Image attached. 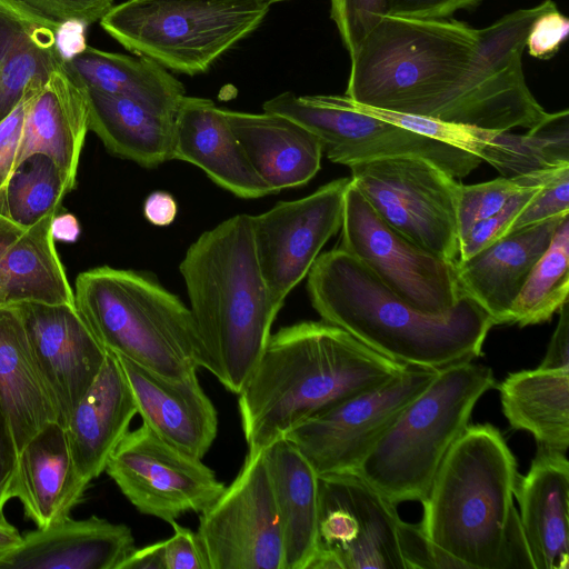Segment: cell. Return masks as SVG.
Instances as JSON below:
<instances>
[{
  "label": "cell",
  "instance_id": "1",
  "mask_svg": "<svg viewBox=\"0 0 569 569\" xmlns=\"http://www.w3.org/2000/svg\"><path fill=\"white\" fill-rule=\"evenodd\" d=\"M552 0L476 29L453 19L386 14L350 56L345 96L378 109L486 130H530L549 112L529 90L522 54Z\"/></svg>",
  "mask_w": 569,
  "mask_h": 569
},
{
  "label": "cell",
  "instance_id": "2",
  "mask_svg": "<svg viewBox=\"0 0 569 569\" xmlns=\"http://www.w3.org/2000/svg\"><path fill=\"white\" fill-rule=\"evenodd\" d=\"M405 367L323 320L281 328L271 333L239 393L248 451L267 448L301 422L387 382Z\"/></svg>",
  "mask_w": 569,
  "mask_h": 569
},
{
  "label": "cell",
  "instance_id": "3",
  "mask_svg": "<svg viewBox=\"0 0 569 569\" xmlns=\"http://www.w3.org/2000/svg\"><path fill=\"white\" fill-rule=\"evenodd\" d=\"M307 277L311 305L323 321L405 366L441 369L473 361L495 326L466 295L443 315L421 312L339 247L321 253Z\"/></svg>",
  "mask_w": 569,
  "mask_h": 569
},
{
  "label": "cell",
  "instance_id": "4",
  "mask_svg": "<svg viewBox=\"0 0 569 569\" xmlns=\"http://www.w3.org/2000/svg\"><path fill=\"white\" fill-rule=\"evenodd\" d=\"M179 271L200 339L202 368L239 395L281 309L260 271L251 216H233L201 233Z\"/></svg>",
  "mask_w": 569,
  "mask_h": 569
},
{
  "label": "cell",
  "instance_id": "5",
  "mask_svg": "<svg viewBox=\"0 0 569 569\" xmlns=\"http://www.w3.org/2000/svg\"><path fill=\"white\" fill-rule=\"evenodd\" d=\"M518 475L516 459L496 427L468 426L421 502V529L466 569H500Z\"/></svg>",
  "mask_w": 569,
  "mask_h": 569
},
{
  "label": "cell",
  "instance_id": "6",
  "mask_svg": "<svg viewBox=\"0 0 569 569\" xmlns=\"http://www.w3.org/2000/svg\"><path fill=\"white\" fill-rule=\"evenodd\" d=\"M74 305L109 352L171 380L202 368L189 307L154 278L109 266L78 274Z\"/></svg>",
  "mask_w": 569,
  "mask_h": 569
},
{
  "label": "cell",
  "instance_id": "7",
  "mask_svg": "<svg viewBox=\"0 0 569 569\" xmlns=\"http://www.w3.org/2000/svg\"><path fill=\"white\" fill-rule=\"evenodd\" d=\"M495 385L492 370L473 361L439 369L355 472L395 505L422 502L476 403Z\"/></svg>",
  "mask_w": 569,
  "mask_h": 569
},
{
  "label": "cell",
  "instance_id": "8",
  "mask_svg": "<svg viewBox=\"0 0 569 569\" xmlns=\"http://www.w3.org/2000/svg\"><path fill=\"white\" fill-rule=\"evenodd\" d=\"M268 11L250 3L126 0L99 22L127 50L193 76L256 30Z\"/></svg>",
  "mask_w": 569,
  "mask_h": 569
},
{
  "label": "cell",
  "instance_id": "9",
  "mask_svg": "<svg viewBox=\"0 0 569 569\" xmlns=\"http://www.w3.org/2000/svg\"><path fill=\"white\" fill-rule=\"evenodd\" d=\"M264 112L287 117L313 132L323 153L350 167L370 160L411 156L425 158L453 178L480 163L477 156L350 107L345 96H297L284 91L262 104Z\"/></svg>",
  "mask_w": 569,
  "mask_h": 569
},
{
  "label": "cell",
  "instance_id": "10",
  "mask_svg": "<svg viewBox=\"0 0 569 569\" xmlns=\"http://www.w3.org/2000/svg\"><path fill=\"white\" fill-rule=\"evenodd\" d=\"M349 168L351 182L388 224L445 260L458 259L456 178L431 161L411 156Z\"/></svg>",
  "mask_w": 569,
  "mask_h": 569
},
{
  "label": "cell",
  "instance_id": "11",
  "mask_svg": "<svg viewBox=\"0 0 569 569\" xmlns=\"http://www.w3.org/2000/svg\"><path fill=\"white\" fill-rule=\"evenodd\" d=\"M339 248L421 312L440 316L462 297L455 262L413 243L388 224L349 182Z\"/></svg>",
  "mask_w": 569,
  "mask_h": 569
},
{
  "label": "cell",
  "instance_id": "12",
  "mask_svg": "<svg viewBox=\"0 0 569 569\" xmlns=\"http://www.w3.org/2000/svg\"><path fill=\"white\" fill-rule=\"evenodd\" d=\"M396 506L355 471L319 476L318 543L308 569H406Z\"/></svg>",
  "mask_w": 569,
  "mask_h": 569
},
{
  "label": "cell",
  "instance_id": "13",
  "mask_svg": "<svg viewBox=\"0 0 569 569\" xmlns=\"http://www.w3.org/2000/svg\"><path fill=\"white\" fill-rule=\"evenodd\" d=\"M439 369L406 366L396 377L301 422L287 438L318 476L353 472Z\"/></svg>",
  "mask_w": 569,
  "mask_h": 569
},
{
  "label": "cell",
  "instance_id": "14",
  "mask_svg": "<svg viewBox=\"0 0 569 569\" xmlns=\"http://www.w3.org/2000/svg\"><path fill=\"white\" fill-rule=\"evenodd\" d=\"M210 569H284L283 541L264 452L248 451L234 480L200 512Z\"/></svg>",
  "mask_w": 569,
  "mask_h": 569
},
{
  "label": "cell",
  "instance_id": "15",
  "mask_svg": "<svg viewBox=\"0 0 569 569\" xmlns=\"http://www.w3.org/2000/svg\"><path fill=\"white\" fill-rule=\"evenodd\" d=\"M104 472L139 512L168 523L189 511L202 512L226 488L201 459L171 446L144 423L127 432Z\"/></svg>",
  "mask_w": 569,
  "mask_h": 569
},
{
  "label": "cell",
  "instance_id": "16",
  "mask_svg": "<svg viewBox=\"0 0 569 569\" xmlns=\"http://www.w3.org/2000/svg\"><path fill=\"white\" fill-rule=\"evenodd\" d=\"M349 182L350 178L330 181L307 197L278 202L268 211L251 216L260 271L279 307L341 228Z\"/></svg>",
  "mask_w": 569,
  "mask_h": 569
},
{
  "label": "cell",
  "instance_id": "17",
  "mask_svg": "<svg viewBox=\"0 0 569 569\" xmlns=\"http://www.w3.org/2000/svg\"><path fill=\"white\" fill-rule=\"evenodd\" d=\"M10 306L20 317L58 422L64 428L100 373L108 351L76 305L23 301Z\"/></svg>",
  "mask_w": 569,
  "mask_h": 569
},
{
  "label": "cell",
  "instance_id": "18",
  "mask_svg": "<svg viewBox=\"0 0 569 569\" xmlns=\"http://www.w3.org/2000/svg\"><path fill=\"white\" fill-rule=\"evenodd\" d=\"M569 112L549 113L525 134L486 130L416 116L413 132L468 151L503 177L569 166Z\"/></svg>",
  "mask_w": 569,
  "mask_h": 569
},
{
  "label": "cell",
  "instance_id": "19",
  "mask_svg": "<svg viewBox=\"0 0 569 569\" xmlns=\"http://www.w3.org/2000/svg\"><path fill=\"white\" fill-rule=\"evenodd\" d=\"M117 358L142 423L182 452L202 459L217 437L218 413L197 373L171 380L131 360Z\"/></svg>",
  "mask_w": 569,
  "mask_h": 569
},
{
  "label": "cell",
  "instance_id": "20",
  "mask_svg": "<svg viewBox=\"0 0 569 569\" xmlns=\"http://www.w3.org/2000/svg\"><path fill=\"white\" fill-rule=\"evenodd\" d=\"M131 529L91 516H70L30 530L0 558V569H119L134 549Z\"/></svg>",
  "mask_w": 569,
  "mask_h": 569
},
{
  "label": "cell",
  "instance_id": "21",
  "mask_svg": "<svg viewBox=\"0 0 569 569\" xmlns=\"http://www.w3.org/2000/svg\"><path fill=\"white\" fill-rule=\"evenodd\" d=\"M26 96L23 130L14 168L27 157L43 153L77 184L80 156L89 130L86 88L64 62L43 84L30 87Z\"/></svg>",
  "mask_w": 569,
  "mask_h": 569
},
{
  "label": "cell",
  "instance_id": "22",
  "mask_svg": "<svg viewBox=\"0 0 569 569\" xmlns=\"http://www.w3.org/2000/svg\"><path fill=\"white\" fill-rule=\"evenodd\" d=\"M172 160L198 167L239 198L258 199L271 193L247 159L223 109L210 99L182 98L174 114Z\"/></svg>",
  "mask_w": 569,
  "mask_h": 569
},
{
  "label": "cell",
  "instance_id": "23",
  "mask_svg": "<svg viewBox=\"0 0 569 569\" xmlns=\"http://www.w3.org/2000/svg\"><path fill=\"white\" fill-rule=\"evenodd\" d=\"M565 217L512 231L469 259L455 261L461 293L473 299L495 326L510 323L516 298Z\"/></svg>",
  "mask_w": 569,
  "mask_h": 569
},
{
  "label": "cell",
  "instance_id": "24",
  "mask_svg": "<svg viewBox=\"0 0 569 569\" xmlns=\"http://www.w3.org/2000/svg\"><path fill=\"white\" fill-rule=\"evenodd\" d=\"M137 413L119 359L108 351L100 373L64 427L76 469L87 483L104 472Z\"/></svg>",
  "mask_w": 569,
  "mask_h": 569
},
{
  "label": "cell",
  "instance_id": "25",
  "mask_svg": "<svg viewBox=\"0 0 569 569\" xmlns=\"http://www.w3.org/2000/svg\"><path fill=\"white\" fill-rule=\"evenodd\" d=\"M515 497L535 569H569V462L566 453L538 446Z\"/></svg>",
  "mask_w": 569,
  "mask_h": 569
},
{
  "label": "cell",
  "instance_id": "26",
  "mask_svg": "<svg viewBox=\"0 0 569 569\" xmlns=\"http://www.w3.org/2000/svg\"><path fill=\"white\" fill-rule=\"evenodd\" d=\"M223 112L251 167L271 193L303 186L319 171L321 141L302 124L264 111Z\"/></svg>",
  "mask_w": 569,
  "mask_h": 569
},
{
  "label": "cell",
  "instance_id": "27",
  "mask_svg": "<svg viewBox=\"0 0 569 569\" xmlns=\"http://www.w3.org/2000/svg\"><path fill=\"white\" fill-rule=\"evenodd\" d=\"M56 216L23 227L0 212V306L23 301L74 305L51 233Z\"/></svg>",
  "mask_w": 569,
  "mask_h": 569
},
{
  "label": "cell",
  "instance_id": "28",
  "mask_svg": "<svg viewBox=\"0 0 569 569\" xmlns=\"http://www.w3.org/2000/svg\"><path fill=\"white\" fill-rule=\"evenodd\" d=\"M88 486L76 469L64 428L53 421L19 452L12 498L37 528H44L70 516Z\"/></svg>",
  "mask_w": 569,
  "mask_h": 569
},
{
  "label": "cell",
  "instance_id": "29",
  "mask_svg": "<svg viewBox=\"0 0 569 569\" xmlns=\"http://www.w3.org/2000/svg\"><path fill=\"white\" fill-rule=\"evenodd\" d=\"M62 28L17 0H0V121L66 62Z\"/></svg>",
  "mask_w": 569,
  "mask_h": 569
},
{
  "label": "cell",
  "instance_id": "30",
  "mask_svg": "<svg viewBox=\"0 0 569 569\" xmlns=\"http://www.w3.org/2000/svg\"><path fill=\"white\" fill-rule=\"evenodd\" d=\"M0 408L18 453L42 428L58 421L20 317L10 305L0 306Z\"/></svg>",
  "mask_w": 569,
  "mask_h": 569
},
{
  "label": "cell",
  "instance_id": "31",
  "mask_svg": "<svg viewBox=\"0 0 569 569\" xmlns=\"http://www.w3.org/2000/svg\"><path fill=\"white\" fill-rule=\"evenodd\" d=\"M263 452L281 527L284 569H307L318 543L319 476L287 438Z\"/></svg>",
  "mask_w": 569,
  "mask_h": 569
},
{
  "label": "cell",
  "instance_id": "32",
  "mask_svg": "<svg viewBox=\"0 0 569 569\" xmlns=\"http://www.w3.org/2000/svg\"><path fill=\"white\" fill-rule=\"evenodd\" d=\"M66 64L86 88L133 100L148 109L174 116L186 96L183 84L144 56L113 53L86 46Z\"/></svg>",
  "mask_w": 569,
  "mask_h": 569
},
{
  "label": "cell",
  "instance_id": "33",
  "mask_svg": "<svg viewBox=\"0 0 569 569\" xmlns=\"http://www.w3.org/2000/svg\"><path fill=\"white\" fill-rule=\"evenodd\" d=\"M86 91L89 130L109 152L144 168L172 160L174 116L154 112L123 97Z\"/></svg>",
  "mask_w": 569,
  "mask_h": 569
},
{
  "label": "cell",
  "instance_id": "34",
  "mask_svg": "<svg viewBox=\"0 0 569 569\" xmlns=\"http://www.w3.org/2000/svg\"><path fill=\"white\" fill-rule=\"evenodd\" d=\"M503 415L516 430L531 433L537 445L567 453L569 446V368L509 373L499 385Z\"/></svg>",
  "mask_w": 569,
  "mask_h": 569
},
{
  "label": "cell",
  "instance_id": "35",
  "mask_svg": "<svg viewBox=\"0 0 569 569\" xmlns=\"http://www.w3.org/2000/svg\"><path fill=\"white\" fill-rule=\"evenodd\" d=\"M74 188L53 159L33 153L16 166L0 192V212L23 227H31L60 213L66 194Z\"/></svg>",
  "mask_w": 569,
  "mask_h": 569
},
{
  "label": "cell",
  "instance_id": "36",
  "mask_svg": "<svg viewBox=\"0 0 569 569\" xmlns=\"http://www.w3.org/2000/svg\"><path fill=\"white\" fill-rule=\"evenodd\" d=\"M568 292L569 216L531 269L512 305L510 323L526 327L548 321L568 301Z\"/></svg>",
  "mask_w": 569,
  "mask_h": 569
},
{
  "label": "cell",
  "instance_id": "37",
  "mask_svg": "<svg viewBox=\"0 0 569 569\" xmlns=\"http://www.w3.org/2000/svg\"><path fill=\"white\" fill-rule=\"evenodd\" d=\"M563 167L501 177L477 184L467 186L459 183L457 191L459 241L476 223L497 213L516 194L522 190L548 182Z\"/></svg>",
  "mask_w": 569,
  "mask_h": 569
},
{
  "label": "cell",
  "instance_id": "38",
  "mask_svg": "<svg viewBox=\"0 0 569 569\" xmlns=\"http://www.w3.org/2000/svg\"><path fill=\"white\" fill-rule=\"evenodd\" d=\"M546 183L522 190L497 213L476 223L459 241L457 260H467L507 236L518 216Z\"/></svg>",
  "mask_w": 569,
  "mask_h": 569
},
{
  "label": "cell",
  "instance_id": "39",
  "mask_svg": "<svg viewBox=\"0 0 569 569\" xmlns=\"http://www.w3.org/2000/svg\"><path fill=\"white\" fill-rule=\"evenodd\" d=\"M329 1L330 18L350 57L373 26L387 14L386 0Z\"/></svg>",
  "mask_w": 569,
  "mask_h": 569
},
{
  "label": "cell",
  "instance_id": "40",
  "mask_svg": "<svg viewBox=\"0 0 569 569\" xmlns=\"http://www.w3.org/2000/svg\"><path fill=\"white\" fill-rule=\"evenodd\" d=\"M398 546L406 569H466L461 562L433 543L420 525L400 519Z\"/></svg>",
  "mask_w": 569,
  "mask_h": 569
},
{
  "label": "cell",
  "instance_id": "41",
  "mask_svg": "<svg viewBox=\"0 0 569 569\" xmlns=\"http://www.w3.org/2000/svg\"><path fill=\"white\" fill-rule=\"evenodd\" d=\"M569 214V166L548 181L521 211L509 231Z\"/></svg>",
  "mask_w": 569,
  "mask_h": 569
},
{
  "label": "cell",
  "instance_id": "42",
  "mask_svg": "<svg viewBox=\"0 0 569 569\" xmlns=\"http://www.w3.org/2000/svg\"><path fill=\"white\" fill-rule=\"evenodd\" d=\"M47 19L64 24H91L113 7L114 0H17Z\"/></svg>",
  "mask_w": 569,
  "mask_h": 569
},
{
  "label": "cell",
  "instance_id": "43",
  "mask_svg": "<svg viewBox=\"0 0 569 569\" xmlns=\"http://www.w3.org/2000/svg\"><path fill=\"white\" fill-rule=\"evenodd\" d=\"M569 33V19L557 6L538 16L528 32L526 47L538 59H550L560 49Z\"/></svg>",
  "mask_w": 569,
  "mask_h": 569
},
{
  "label": "cell",
  "instance_id": "44",
  "mask_svg": "<svg viewBox=\"0 0 569 569\" xmlns=\"http://www.w3.org/2000/svg\"><path fill=\"white\" fill-rule=\"evenodd\" d=\"M173 535L163 540L166 569H210L197 532L170 522Z\"/></svg>",
  "mask_w": 569,
  "mask_h": 569
},
{
  "label": "cell",
  "instance_id": "45",
  "mask_svg": "<svg viewBox=\"0 0 569 569\" xmlns=\"http://www.w3.org/2000/svg\"><path fill=\"white\" fill-rule=\"evenodd\" d=\"M27 96L0 121V192L4 189L16 164L22 137Z\"/></svg>",
  "mask_w": 569,
  "mask_h": 569
},
{
  "label": "cell",
  "instance_id": "46",
  "mask_svg": "<svg viewBox=\"0 0 569 569\" xmlns=\"http://www.w3.org/2000/svg\"><path fill=\"white\" fill-rule=\"evenodd\" d=\"M481 0H386L387 14L419 19H448Z\"/></svg>",
  "mask_w": 569,
  "mask_h": 569
},
{
  "label": "cell",
  "instance_id": "47",
  "mask_svg": "<svg viewBox=\"0 0 569 569\" xmlns=\"http://www.w3.org/2000/svg\"><path fill=\"white\" fill-rule=\"evenodd\" d=\"M18 456L13 435L0 408V522L7 521L3 509L7 502L12 499Z\"/></svg>",
  "mask_w": 569,
  "mask_h": 569
},
{
  "label": "cell",
  "instance_id": "48",
  "mask_svg": "<svg viewBox=\"0 0 569 569\" xmlns=\"http://www.w3.org/2000/svg\"><path fill=\"white\" fill-rule=\"evenodd\" d=\"M535 569L519 513L512 509L503 535L500 569Z\"/></svg>",
  "mask_w": 569,
  "mask_h": 569
},
{
  "label": "cell",
  "instance_id": "49",
  "mask_svg": "<svg viewBox=\"0 0 569 569\" xmlns=\"http://www.w3.org/2000/svg\"><path fill=\"white\" fill-rule=\"evenodd\" d=\"M560 313L557 327L549 342L540 367L569 368V305L566 301L558 310Z\"/></svg>",
  "mask_w": 569,
  "mask_h": 569
},
{
  "label": "cell",
  "instance_id": "50",
  "mask_svg": "<svg viewBox=\"0 0 569 569\" xmlns=\"http://www.w3.org/2000/svg\"><path fill=\"white\" fill-rule=\"evenodd\" d=\"M177 212L178 204L174 198L166 191H153L143 202L144 218L157 227H167L171 224Z\"/></svg>",
  "mask_w": 569,
  "mask_h": 569
},
{
  "label": "cell",
  "instance_id": "51",
  "mask_svg": "<svg viewBox=\"0 0 569 569\" xmlns=\"http://www.w3.org/2000/svg\"><path fill=\"white\" fill-rule=\"evenodd\" d=\"M119 569H166L163 540L133 549Z\"/></svg>",
  "mask_w": 569,
  "mask_h": 569
},
{
  "label": "cell",
  "instance_id": "52",
  "mask_svg": "<svg viewBox=\"0 0 569 569\" xmlns=\"http://www.w3.org/2000/svg\"><path fill=\"white\" fill-rule=\"evenodd\" d=\"M51 233L54 240L73 242L80 234V224L71 213H59L51 222Z\"/></svg>",
  "mask_w": 569,
  "mask_h": 569
},
{
  "label": "cell",
  "instance_id": "53",
  "mask_svg": "<svg viewBox=\"0 0 569 569\" xmlns=\"http://www.w3.org/2000/svg\"><path fill=\"white\" fill-rule=\"evenodd\" d=\"M22 535L11 523L0 522V558L20 545Z\"/></svg>",
  "mask_w": 569,
  "mask_h": 569
},
{
  "label": "cell",
  "instance_id": "54",
  "mask_svg": "<svg viewBox=\"0 0 569 569\" xmlns=\"http://www.w3.org/2000/svg\"><path fill=\"white\" fill-rule=\"evenodd\" d=\"M139 1H150V0H139ZM188 1L250 3V4L266 6V7L270 8L271 4L288 1V0H188Z\"/></svg>",
  "mask_w": 569,
  "mask_h": 569
}]
</instances>
